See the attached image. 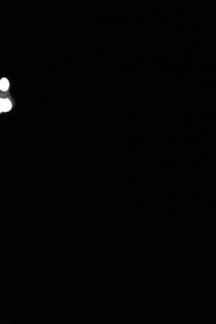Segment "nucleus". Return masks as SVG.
Listing matches in <instances>:
<instances>
[{
  "label": "nucleus",
  "mask_w": 216,
  "mask_h": 324,
  "mask_svg": "<svg viewBox=\"0 0 216 324\" xmlns=\"http://www.w3.org/2000/svg\"><path fill=\"white\" fill-rule=\"evenodd\" d=\"M9 87V82L7 78H2L0 82V88L2 91H7Z\"/></svg>",
  "instance_id": "f03ea898"
},
{
  "label": "nucleus",
  "mask_w": 216,
  "mask_h": 324,
  "mask_svg": "<svg viewBox=\"0 0 216 324\" xmlns=\"http://www.w3.org/2000/svg\"><path fill=\"white\" fill-rule=\"evenodd\" d=\"M0 105H1V108H0L1 109V112L8 111L12 107L10 102L8 99H4V100L3 99H1Z\"/></svg>",
  "instance_id": "f257e3e1"
}]
</instances>
